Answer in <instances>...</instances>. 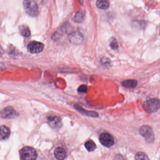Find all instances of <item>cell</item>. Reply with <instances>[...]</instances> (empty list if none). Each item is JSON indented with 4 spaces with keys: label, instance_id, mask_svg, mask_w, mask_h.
Returning <instances> with one entry per match:
<instances>
[{
    "label": "cell",
    "instance_id": "10",
    "mask_svg": "<svg viewBox=\"0 0 160 160\" xmlns=\"http://www.w3.org/2000/svg\"><path fill=\"white\" fill-rule=\"evenodd\" d=\"M122 84L123 86L126 88H134L137 85L138 82L136 80H128L124 81Z\"/></svg>",
    "mask_w": 160,
    "mask_h": 160
},
{
    "label": "cell",
    "instance_id": "15",
    "mask_svg": "<svg viewBox=\"0 0 160 160\" xmlns=\"http://www.w3.org/2000/svg\"><path fill=\"white\" fill-rule=\"evenodd\" d=\"M85 146L86 149L89 152L93 151L96 148L95 143L92 140H89V141H87L85 143Z\"/></svg>",
    "mask_w": 160,
    "mask_h": 160
},
{
    "label": "cell",
    "instance_id": "11",
    "mask_svg": "<svg viewBox=\"0 0 160 160\" xmlns=\"http://www.w3.org/2000/svg\"><path fill=\"white\" fill-rule=\"evenodd\" d=\"M97 7L101 10L108 9L109 6V0H97L96 2Z\"/></svg>",
    "mask_w": 160,
    "mask_h": 160
},
{
    "label": "cell",
    "instance_id": "17",
    "mask_svg": "<svg viewBox=\"0 0 160 160\" xmlns=\"http://www.w3.org/2000/svg\"><path fill=\"white\" fill-rule=\"evenodd\" d=\"M136 160H149L148 155L143 152H138L135 155Z\"/></svg>",
    "mask_w": 160,
    "mask_h": 160
},
{
    "label": "cell",
    "instance_id": "12",
    "mask_svg": "<svg viewBox=\"0 0 160 160\" xmlns=\"http://www.w3.org/2000/svg\"><path fill=\"white\" fill-rule=\"evenodd\" d=\"M1 115L3 118H11L15 115V112L11 108H7L2 112Z\"/></svg>",
    "mask_w": 160,
    "mask_h": 160
},
{
    "label": "cell",
    "instance_id": "5",
    "mask_svg": "<svg viewBox=\"0 0 160 160\" xmlns=\"http://www.w3.org/2000/svg\"><path fill=\"white\" fill-rule=\"evenodd\" d=\"M99 141L103 146L107 148L112 147L114 144L113 137L108 133H103L99 136Z\"/></svg>",
    "mask_w": 160,
    "mask_h": 160
},
{
    "label": "cell",
    "instance_id": "2",
    "mask_svg": "<svg viewBox=\"0 0 160 160\" xmlns=\"http://www.w3.org/2000/svg\"><path fill=\"white\" fill-rule=\"evenodd\" d=\"M143 107L148 113L156 112L160 108V100L155 98L149 99L144 102Z\"/></svg>",
    "mask_w": 160,
    "mask_h": 160
},
{
    "label": "cell",
    "instance_id": "18",
    "mask_svg": "<svg viewBox=\"0 0 160 160\" xmlns=\"http://www.w3.org/2000/svg\"><path fill=\"white\" fill-rule=\"evenodd\" d=\"M110 47L113 49H117L119 47L118 42H117V40L115 38H113L111 39L110 42Z\"/></svg>",
    "mask_w": 160,
    "mask_h": 160
},
{
    "label": "cell",
    "instance_id": "19",
    "mask_svg": "<svg viewBox=\"0 0 160 160\" xmlns=\"http://www.w3.org/2000/svg\"><path fill=\"white\" fill-rule=\"evenodd\" d=\"M78 91L80 93H86L87 92V87L85 85H81L78 88Z\"/></svg>",
    "mask_w": 160,
    "mask_h": 160
},
{
    "label": "cell",
    "instance_id": "9",
    "mask_svg": "<svg viewBox=\"0 0 160 160\" xmlns=\"http://www.w3.org/2000/svg\"><path fill=\"white\" fill-rule=\"evenodd\" d=\"M10 129L5 126L1 127V138L2 140L7 139L10 135Z\"/></svg>",
    "mask_w": 160,
    "mask_h": 160
},
{
    "label": "cell",
    "instance_id": "1",
    "mask_svg": "<svg viewBox=\"0 0 160 160\" xmlns=\"http://www.w3.org/2000/svg\"><path fill=\"white\" fill-rule=\"evenodd\" d=\"M23 6L26 12L30 16H38L39 13V7L35 0H24Z\"/></svg>",
    "mask_w": 160,
    "mask_h": 160
},
{
    "label": "cell",
    "instance_id": "3",
    "mask_svg": "<svg viewBox=\"0 0 160 160\" xmlns=\"http://www.w3.org/2000/svg\"><path fill=\"white\" fill-rule=\"evenodd\" d=\"M20 156L23 160H35L37 158V153L33 148L26 147L23 148L20 152Z\"/></svg>",
    "mask_w": 160,
    "mask_h": 160
},
{
    "label": "cell",
    "instance_id": "14",
    "mask_svg": "<svg viewBox=\"0 0 160 160\" xmlns=\"http://www.w3.org/2000/svg\"><path fill=\"white\" fill-rule=\"evenodd\" d=\"M20 32L21 35L24 37H29L31 35L30 31L27 26H22L20 27Z\"/></svg>",
    "mask_w": 160,
    "mask_h": 160
},
{
    "label": "cell",
    "instance_id": "13",
    "mask_svg": "<svg viewBox=\"0 0 160 160\" xmlns=\"http://www.w3.org/2000/svg\"><path fill=\"white\" fill-rule=\"evenodd\" d=\"M85 14L83 11L78 12L75 15L74 17V21L76 23H82L84 20Z\"/></svg>",
    "mask_w": 160,
    "mask_h": 160
},
{
    "label": "cell",
    "instance_id": "7",
    "mask_svg": "<svg viewBox=\"0 0 160 160\" xmlns=\"http://www.w3.org/2000/svg\"><path fill=\"white\" fill-rule=\"evenodd\" d=\"M69 40L70 42L74 44H80L83 41V37L82 34L78 32H74L69 36Z\"/></svg>",
    "mask_w": 160,
    "mask_h": 160
},
{
    "label": "cell",
    "instance_id": "8",
    "mask_svg": "<svg viewBox=\"0 0 160 160\" xmlns=\"http://www.w3.org/2000/svg\"><path fill=\"white\" fill-rule=\"evenodd\" d=\"M54 155L56 158L58 160H63L66 157V152L65 149L59 147L56 148L54 151Z\"/></svg>",
    "mask_w": 160,
    "mask_h": 160
},
{
    "label": "cell",
    "instance_id": "4",
    "mask_svg": "<svg viewBox=\"0 0 160 160\" xmlns=\"http://www.w3.org/2000/svg\"><path fill=\"white\" fill-rule=\"evenodd\" d=\"M139 133L144 137L148 143H152L154 140V135L152 129L148 125H143L139 129Z\"/></svg>",
    "mask_w": 160,
    "mask_h": 160
},
{
    "label": "cell",
    "instance_id": "6",
    "mask_svg": "<svg viewBox=\"0 0 160 160\" xmlns=\"http://www.w3.org/2000/svg\"><path fill=\"white\" fill-rule=\"evenodd\" d=\"M44 45L40 42L32 41L28 45L27 49L32 54H37L42 51Z\"/></svg>",
    "mask_w": 160,
    "mask_h": 160
},
{
    "label": "cell",
    "instance_id": "16",
    "mask_svg": "<svg viewBox=\"0 0 160 160\" xmlns=\"http://www.w3.org/2000/svg\"><path fill=\"white\" fill-rule=\"evenodd\" d=\"M50 123L51 124V125L53 127H59L60 126V124H61V121L60 119H58L57 117L53 118L50 120Z\"/></svg>",
    "mask_w": 160,
    "mask_h": 160
}]
</instances>
